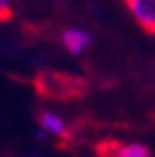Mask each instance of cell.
I'll return each mask as SVG.
<instances>
[{
	"instance_id": "cell-1",
	"label": "cell",
	"mask_w": 155,
	"mask_h": 157,
	"mask_svg": "<svg viewBox=\"0 0 155 157\" xmlns=\"http://www.w3.org/2000/svg\"><path fill=\"white\" fill-rule=\"evenodd\" d=\"M34 86L41 97L51 101H71L82 97L88 90L86 82L79 77L56 71H41L34 78Z\"/></svg>"
},
{
	"instance_id": "cell-2",
	"label": "cell",
	"mask_w": 155,
	"mask_h": 157,
	"mask_svg": "<svg viewBox=\"0 0 155 157\" xmlns=\"http://www.w3.org/2000/svg\"><path fill=\"white\" fill-rule=\"evenodd\" d=\"M97 157H151V151L148 146L140 142H116V140H105L99 142L95 148Z\"/></svg>"
},
{
	"instance_id": "cell-3",
	"label": "cell",
	"mask_w": 155,
	"mask_h": 157,
	"mask_svg": "<svg viewBox=\"0 0 155 157\" xmlns=\"http://www.w3.org/2000/svg\"><path fill=\"white\" fill-rule=\"evenodd\" d=\"M137 25L148 34H155V0H125Z\"/></svg>"
},
{
	"instance_id": "cell-4",
	"label": "cell",
	"mask_w": 155,
	"mask_h": 157,
	"mask_svg": "<svg viewBox=\"0 0 155 157\" xmlns=\"http://www.w3.org/2000/svg\"><path fill=\"white\" fill-rule=\"evenodd\" d=\"M37 124H40L41 131H45L47 135L58 136V139L62 140V146H66L71 140V131H69L67 124L64 122V118L58 116L56 112H51V110L37 112Z\"/></svg>"
},
{
	"instance_id": "cell-5",
	"label": "cell",
	"mask_w": 155,
	"mask_h": 157,
	"mask_svg": "<svg viewBox=\"0 0 155 157\" xmlns=\"http://www.w3.org/2000/svg\"><path fill=\"white\" fill-rule=\"evenodd\" d=\"M60 41H62L64 49L69 54L79 56V54L86 52L92 47L93 36L88 30H82V28H66L60 36Z\"/></svg>"
},
{
	"instance_id": "cell-6",
	"label": "cell",
	"mask_w": 155,
	"mask_h": 157,
	"mask_svg": "<svg viewBox=\"0 0 155 157\" xmlns=\"http://www.w3.org/2000/svg\"><path fill=\"white\" fill-rule=\"evenodd\" d=\"M13 10V0H0V21H4L11 15Z\"/></svg>"
}]
</instances>
